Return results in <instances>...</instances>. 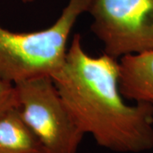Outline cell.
I'll return each mask as SVG.
<instances>
[{
    "instance_id": "obj_1",
    "label": "cell",
    "mask_w": 153,
    "mask_h": 153,
    "mask_svg": "<svg viewBox=\"0 0 153 153\" xmlns=\"http://www.w3.org/2000/svg\"><path fill=\"white\" fill-rule=\"evenodd\" d=\"M51 77L77 126L99 146L120 153L152 149L153 105L124 102L117 59L89 55L75 34L63 65Z\"/></svg>"
},
{
    "instance_id": "obj_2",
    "label": "cell",
    "mask_w": 153,
    "mask_h": 153,
    "mask_svg": "<svg viewBox=\"0 0 153 153\" xmlns=\"http://www.w3.org/2000/svg\"><path fill=\"white\" fill-rule=\"evenodd\" d=\"M93 0H69L50 27L15 33L0 23V76L13 84L52 76L63 65L71 30Z\"/></svg>"
},
{
    "instance_id": "obj_3",
    "label": "cell",
    "mask_w": 153,
    "mask_h": 153,
    "mask_svg": "<svg viewBox=\"0 0 153 153\" xmlns=\"http://www.w3.org/2000/svg\"><path fill=\"white\" fill-rule=\"evenodd\" d=\"M19 110L46 153H76L84 133L70 113L51 76L16 83Z\"/></svg>"
},
{
    "instance_id": "obj_4",
    "label": "cell",
    "mask_w": 153,
    "mask_h": 153,
    "mask_svg": "<svg viewBox=\"0 0 153 153\" xmlns=\"http://www.w3.org/2000/svg\"><path fill=\"white\" fill-rule=\"evenodd\" d=\"M91 31L115 59L153 50V0H93Z\"/></svg>"
},
{
    "instance_id": "obj_5",
    "label": "cell",
    "mask_w": 153,
    "mask_h": 153,
    "mask_svg": "<svg viewBox=\"0 0 153 153\" xmlns=\"http://www.w3.org/2000/svg\"><path fill=\"white\" fill-rule=\"evenodd\" d=\"M119 88L124 98L153 105V50L119 59Z\"/></svg>"
},
{
    "instance_id": "obj_6",
    "label": "cell",
    "mask_w": 153,
    "mask_h": 153,
    "mask_svg": "<svg viewBox=\"0 0 153 153\" xmlns=\"http://www.w3.org/2000/svg\"><path fill=\"white\" fill-rule=\"evenodd\" d=\"M0 153H46L38 136L23 119L19 107L0 115Z\"/></svg>"
},
{
    "instance_id": "obj_7",
    "label": "cell",
    "mask_w": 153,
    "mask_h": 153,
    "mask_svg": "<svg viewBox=\"0 0 153 153\" xmlns=\"http://www.w3.org/2000/svg\"><path fill=\"white\" fill-rule=\"evenodd\" d=\"M18 106L19 103L15 84L0 76V115L8 110Z\"/></svg>"
},
{
    "instance_id": "obj_8",
    "label": "cell",
    "mask_w": 153,
    "mask_h": 153,
    "mask_svg": "<svg viewBox=\"0 0 153 153\" xmlns=\"http://www.w3.org/2000/svg\"><path fill=\"white\" fill-rule=\"evenodd\" d=\"M23 3H26V4H27V3H32L33 2L34 0H22Z\"/></svg>"
}]
</instances>
